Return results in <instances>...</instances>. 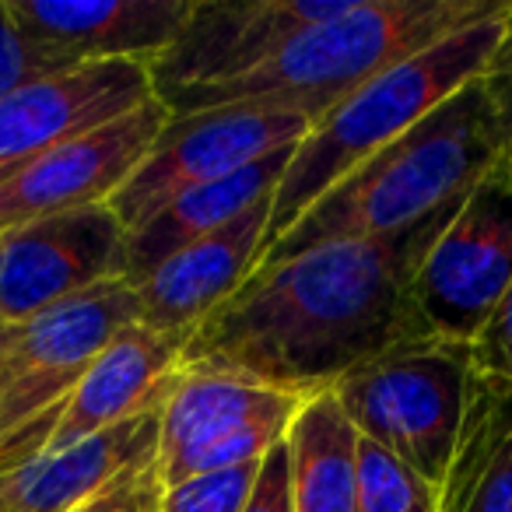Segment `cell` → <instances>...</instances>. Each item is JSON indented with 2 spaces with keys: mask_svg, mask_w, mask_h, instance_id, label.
I'll return each instance as SVG.
<instances>
[{
  "mask_svg": "<svg viewBox=\"0 0 512 512\" xmlns=\"http://www.w3.org/2000/svg\"><path fill=\"white\" fill-rule=\"evenodd\" d=\"M460 204L407 232L323 242L256 267L193 330L179 369L316 397L397 344L432 337L414 306V274Z\"/></svg>",
  "mask_w": 512,
  "mask_h": 512,
  "instance_id": "1",
  "label": "cell"
},
{
  "mask_svg": "<svg viewBox=\"0 0 512 512\" xmlns=\"http://www.w3.org/2000/svg\"><path fill=\"white\" fill-rule=\"evenodd\" d=\"M509 4L512 0H351L337 18L295 32L256 71L221 85L190 88L165 102V109L186 116L242 106L320 123L390 67L502 15Z\"/></svg>",
  "mask_w": 512,
  "mask_h": 512,
  "instance_id": "2",
  "label": "cell"
},
{
  "mask_svg": "<svg viewBox=\"0 0 512 512\" xmlns=\"http://www.w3.org/2000/svg\"><path fill=\"white\" fill-rule=\"evenodd\" d=\"M502 158H509L505 123L484 78H477L316 200L306 218L267 249L264 264L323 242L407 232L460 204Z\"/></svg>",
  "mask_w": 512,
  "mask_h": 512,
  "instance_id": "3",
  "label": "cell"
},
{
  "mask_svg": "<svg viewBox=\"0 0 512 512\" xmlns=\"http://www.w3.org/2000/svg\"><path fill=\"white\" fill-rule=\"evenodd\" d=\"M509 15L512 4L502 15L428 46L425 53L390 67L376 81L358 88L351 99L330 109L320 123H313L309 134L295 144L292 162L274 190L264 253L306 218L316 200H323L337 183L362 169L372 155L418 127L428 113H435L470 81L484 78L509 29Z\"/></svg>",
  "mask_w": 512,
  "mask_h": 512,
  "instance_id": "4",
  "label": "cell"
},
{
  "mask_svg": "<svg viewBox=\"0 0 512 512\" xmlns=\"http://www.w3.org/2000/svg\"><path fill=\"white\" fill-rule=\"evenodd\" d=\"M134 323H141V299L120 278L0 327V477L46 453L88 365Z\"/></svg>",
  "mask_w": 512,
  "mask_h": 512,
  "instance_id": "5",
  "label": "cell"
},
{
  "mask_svg": "<svg viewBox=\"0 0 512 512\" xmlns=\"http://www.w3.org/2000/svg\"><path fill=\"white\" fill-rule=\"evenodd\" d=\"M474 383L470 344L418 337L348 372L337 404L362 439L390 449L442 491Z\"/></svg>",
  "mask_w": 512,
  "mask_h": 512,
  "instance_id": "6",
  "label": "cell"
},
{
  "mask_svg": "<svg viewBox=\"0 0 512 512\" xmlns=\"http://www.w3.org/2000/svg\"><path fill=\"white\" fill-rule=\"evenodd\" d=\"M172 386L120 425L0 477L4 512H158L165 495L162 407Z\"/></svg>",
  "mask_w": 512,
  "mask_h": 512,
  "instance_id": "7",
  "label": "cell"
},
{
  "mask_svg": "<svg viewBox=\"0 0 512 512\" xmlns=\"http://www.w3.org/2000/svg\"><path fill=\"white\" fill-rule=\"evenodd\" d=\"M512 285V162L502 158L460 204L414 274L432 337L474 344Z\"/></svg>",
  "mask_w": 512,
  "mask_h": 512,
  "instance_id": "8",
  "label": "cell"
},
{
  "mask_svg": "<svg viewBox=\"0 0 512 512\" xmlns=\"http://www.w3.org/2000/svg\"><path fill=\"white\" fill-rule=\"evenodd\" d=\"M313 123L295 113L271 109H204V113L172 116L162 137L148 151L137 172L109 200L120 225L130 232L144 228L165 204L193 186L214 183L267 155L295 148Z\"/></svg>",
  "mask_w": 512,
  "mask_h": 512,
  "instance_id": "9",
  "label": "cell"
},
{
  "mask_svg": "<svg viewBox=\"0 0 512 512\" xmlns=\"http://www.w3.org/2000/svg\"><path fill=\"white\" fill-rule=\"evenodd\" d=\"M165 123L169 109L151 99L0 172V235L32 221L109 204L155 148Z\"/></svg>",
  "mask_w": 512,
  "mask_h": 512,
  "instance_id": "10",
  "label": "cell"
},
{
  "mask_svg": "<svg viewBox=\"0 0 512 512\" xmlns=\"http://www.w3.org/2000/svg\"><path fill=\"white\" fill-rule=\"evenodd\" d=\"M127 278V228L113 207L57 214L0 235V327Z\"/></svg>",
  "mask_w": 512,
  "mask_h": 512,
  "instance_id": "11",
  "label": "cell"
},
{
  "mask_svg": "<svg viewBox=\"0 0 512 512\" xmlns=\"http://www.w3.org/2000/svg\"><path fill=\"white\" fill-rule=\"evenodd\" d=\"M351 0H197L193 18L169 53L151 64L155 99L221 85L256 71L295 32L330 22Z\"/></svg>",
  "mask_w": 512,
  "mask_h": 512,
  "instance_id": "12",
  "label": "cell"
},
{
  "mask_svg": "<svg viewBox=\"0 0 512 512\" xmlns=\"http://www.w3.org/2000/svg\"><path fill=\"white\" fill-rule=\"evenodd\" d=\"M197 0H8L18 36L57 67L155 64L176 46Z\"/></svg>",
  "mask_w": 512,
  "mask_h": 512,
  "instance_id": "13",
  "label": "cell"
},
{
  "mask_svg": "<svg viewBox=\"0 0 512 512\" xmlns=\"http://www.w3.org/2000/svg\"><path fill=\"white\" fill-rule=\"evenodd\" d=\"M155 99L148 64H81L0 99V172Z\"/></svg>",
  "mask_w": 512,
  "mask_h": 512,
  "instance_id": "14",
  "label": "cell"
},
{
  "mask_svg": "<svg viewBox=\"0 0 512 512\" xmlns=\"http://www.w3.org/2000/svg\"><path fill=\"white\" fill-rule=\"evenodd\" d=\"M271 204L274 197L260 200L225 228L176 249L148 278L137 281L134 288L141 299L144 327L165 334H193L200 323L211 320L264 260Z\"/></svg>",
  "mask_w": 512,
  "mask_h": 512,
  "instance_id": "15",
  "label": "cell"
},
{
  "mask_svg": "<svg viewBox=\"0 0 512 512\" xmlns=\"http://www.w3.org/2000/svg\"><path fill=\"white\" fill-rule=\"evenodd\" d=\"M186 341L190 334H165L144 323L116 334L67 397L46 453H64L162 397L176 383Z\"/></svg>",
  "mask_w": 512,
  "mask_h": 512,
  "instance_id": "16",
  "label": "cell"
},
{
  "mask_svg": "<svg viewBox=\"0 0 512 512\" xmlns=\"http://www.w3.org/2000/svg\"><path fill=\"white\" fill-rule=\"evenodd\" d=\"M306 400L309 397H299V393L246 383V379L179 369L176 386L162 407L165 488L207 446L239 432V428L260 425V421H292Z\"/></svg>",
  "mask_w": 512,
  "mask_h": 512,
  "instance_id": "17",
  "label": "cell"
},
{
  "mask_svg": "<svg viewBox=\"0 0 512 512\" xmlns=\"http://www.w3.org/2000/svg\"><path fill=\"white\" fill-rule=\"evenodd\" d=\"M292 151L295 148H285V151H278V155L260 158V162L246 165V169L232 172V176H225V179L193 186V190L179 193L172 204H165L144 228L130 232L127 235V281L130 285L148 278V274L155 271L162 260H169L176 249L218 232V228H225L228 221L246 214L249 207H256L260 200L274 197L288 162H292Z\"/></svg>",
  "mask_w": 512,
  "mask_h": 512,
  "instance_id": "18",
  "label": "cell"
},
{
  "mask_svg": "<svg viewBox=\"0 0 512 512\" xmlns=\"http://www.w3.org/2000/svg\"><path fill=\"white\" fill-rule=\"evenodd\" d=\"M439 512H512V383L474 369Z\"/></svg>",
  "mask_w": 512,
  "mask_h": 512,
  "instance_id": "19",
  "label": "cell"
},
{
  "mask_svg": "<svg viewBox=\"0 0 512 512\" xmlns=\"http://www.w3.org/2000/svg\"><path fill=\"white\" fill-rule=\"evenodd\" d=\"M285 446L295 512H358V428L334 390L299 407Z\"/></svg>",
  "mask_w": 512,
  "mask_h": 512,
  "instance_id": "20",
  "label": "cell"
},
{
  "mask_svg": "<svg viewBox=\"0 0 512 512\" xmlns=\"http://www.w3.org/2000/svg\"><path fill=\"white\" fill-rule=\"evenodd\" d=\"M358 512H439V491L390 449L358 435Z\"/></svg>",
  "mask_w": 512,
  "mask_h": 512,
  "instance_id": "21",
  "label": "cell"
},
{
  "mask_svg": "<svg viewBox=\"0 0 512 512\" xmlns=\"http://www.w3.org/2000/svg\"><path fill=\"white\" fill-rule=\"evenodd\" d=\"M260 463L211 470V474H197L179 484H169L158 512H242L249 502V491L256 484V474H260Z\"/></svg>",
  "mask_w": 512,
  "mask_h": 512,
  "instance_id": "22",
  "label": "cell"
},
{
  "mask_svg": "<svg viewBox=\"0 0 512 512\" xmlns=\"http://www.w3.org/2000/svg\"><path fill=\"white\" fill-rule=\"evenodd\" d=\"M64 71L50 57H43L39 50H32L22 36H18L15 22L8 15V0H0V99L8 92H15L18 85L32 78H43V74Z\"/></svg>",
  "mask_w": 512,
  "mask_h": 512,
  "instance_id": "23",
  "label": "cell"
},
{
  "mask_svg": "<svg viewBox=\"0 0 512 512\" xmlns=\"http://www.w3.org/2000/svg\"><path fill=\"white\" fill-rule=\"evenodd\" d=\"M474 348V369L484 376H495L502 383H512V285L505 288L502 302L495 306L491 320L477 334Z\"/></svg>",
  "mask_w": 512,
  "mask_h": 512,
  "instance_id": "24",
  "label": "cell"
},
{
  "mask_svg": "<svg viewBox=\"0 0 512 512\" xmlns=\"http://www.w3.org/2000/svg\"><path fill=\"white\" fill-rule=\"evenodd\" d=\"M242 512H295L292 505V463H288V446H274L260 463V474L249 491V502Z\"/></svg>",
  "mask_w": 512,
  "mask_h": 512,
  "instance_id": "25",
  "label": "cell"
},
{
  "mask_svg": "<svg viewBox=\"0 0 512 512\" xmlns=\"http://www.w3.org/2000/svg\"><path fill=\"white\" fill-rule=\"evenodd\" d=\"M484 85H488L491 99L498 106V116L505 123V137H509V162H512V15H509V29L505 39L498 46L495 60H491L488 74H484Z\"/></svg>",
  "mask_w": 512,
  "mask_h": 512,
  "instance_id": "26",
  "label": "cell"
},
{
  "mask_svg": "<svg viewBox=\"0 0 512 512\" xmlns=\"http://www.w3.org/2000/svg\"><path fill=\"white\" fill-rule=\"evenodd\" d=\"M0 512H4V502H0Z\"/></svg>",
  "mask_w": 512,
  "mask_h": 512,
  "instance_id": "27",
  "label": "cell"
}]
</instances>
